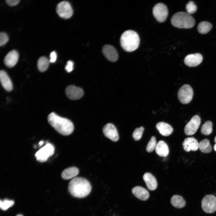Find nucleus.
I'll list each match as a JSON object with an SVG mask.
<instances>
[{"label": "nucleus", "instance_id": "nucleus-1", "mask_svg": "<svg viewBox=\"0 0 216 216\" xmlns=\"http://www.w3.org/2000/svg\"><path fill=\"white\" fill-rule=\"evenodd\" d=\"M47 120L55 130L62 135H69L74 131V126L71 121L60 116L54 112H51L48 115Z\"/></svg>", "mask_w": 216, "mask_h": 216}, {"label": "nucleus", "instance_id": "nucleus-2", "mask_svg": "<svg viewBox=\"0 0 216 216\" xmlns=\"http://www.w3.org/2000/svg\"><path fill=\"white\" fill-rule=\"evenodd\" d=\"M68 189L70 193L73 196L82 198L90 194L92 186L86 178L77 177L70 181Z\"/></svg>", "mask_w": 216, "mask_h": 216}, {"label": "nucleus", "instance_id": "nucleus-3", "mask_svg": "<svg viewBox=\"0 0 216 216\" xmlns=\"http://www.w3.org/2000/svg\"><path fill=\"white\" fill-rule=\"evenodd\" d=\"M120 44L125 51L131 52L136 50L140 42L138 34L132 30L125 31L122 34L120 38Z\"/></svg>", "mask_w": 216, "mask_h": 216}, {"label": "nucleus", "instance_id": "nucleus-4", "mask_svg": "<svg viewBox=\"0 0 216 216\" xmlns=\"http://www.w3.org/2000/svg\"><path fill=\"white\" fill-rule=\"evenodd\" d=\"M171 22L173 26L178 28H190L195 23L194 18L190 14L182 11L174 14L171 17Z\"/></svg>", "mask_w": 216, "mask_h": 216}, {"label": "nucleus", "instance_id": "nucleus-5", "mask_svg": "<svg viewBox=\"0 0 216 216\" xmlns=\"http://www.w3.org/2000/svg\"><path fill=\"white\" fill-rule=\"evenodd\" d=\"M203 210L207 213H212L216 211V197L212 194L205 195L201 201Z\"/></svg>", "mask_w": 216, "mask_h": 216}, {"label": "nucleus", "instance_id": "nucleus-6", "mask_svg": "<svg viewBox=\"0 0 216 216\" xmlns=\"http://www.w3.org/2000/svg\"><path fill=\"white\" fill-rule=\"evenodd\" d=\"M193 96V91L189 85L184 84L179 89L178 93V99L182 104H186L192 100Z\"/></svg>", "mask_w": 216, "mask_h": 216}, {"label": "nucleus", "instance_id": "nucleus-7", "mask_svg": "<svg viewBox=\"0 0 216 216\" xmlns=\"http://www.w3.org/2000/svg\"><path fill=\"white\" fill-rule=\"evenodd\" d=\"M55 148L50 143H47L40 148L35 154L36 159L40 162L46 161L54 153Z\"/></svg>", "mask_w": 216, "mask_h": 216}, {"label": "nucleus", "instance_id": "nucleus-8", "mask_svg": "<svg viewBox=\"0 0 216 216\" xmlns=\"http://www.w3.org/2000/svg\"><path fill=\"white\" fill-rule=\"evenodd\" d=\"M152 13L153 16L159 22H164L166 19L168 12L166 6L161 3L156 4L154 7Z\"/></svg>", "mask_w": 216, "mask_h": 216}, {"label": "nucleus", "instance_id": "nucleus-9", "mask_svg": "<svg viewBox=\"0 0 216 216\" xmlns=\"http://www.w3.org/2000/svg\"><path fill=\"white\" fill-rule=\"evenodd\" d=\"M56 11L60 17L65 19L70 17L73 13V11L70 4L66 1L59 2L57 5Z\"/></svg>", "mask_w": 216, "mask_h": 216}, {"label": "nucleus", "instance_id": "nucleus-10", "mask_svg": "<svg viewBox=\"0 0 216 216\" xmlns=\"http://www.w3.org/2000/svg\"><path fill=\"white\" fill-rule=\"evenodd\" d=\"M201 118L199 116L196 115L193 116L184 127L185 134L188 136L194 134L199 128Z\"/></svg>", "mask_w": 216, "mask_h": 216}, {"label": "nucleus", "instance_id": "nucleus-11", "mask_svg": "<svg viewBox=\"0 0 216 216\" xmlns=\"http://www.w3.org/2000/svg\"><path fill=\"white\" fill-rule=\"evenodd\" d=\"M103 132L106 137L113 142H116L119 139V136L117 129L112 124L109 123L106 124L103 129Z\"/></svg>", "mask_w": 216, "mask_h": 216}, {"label": "nucleus", "instance_id": "nucleus-12", "mask_svg": "<svg viewBox=\"0 0 216 216\" xmlns=\"http://www.w3.org/2000/svg\"><path fill=\"white\" fill-rule=\"evenodd\" d=\"M66 94L68 97L72 100H76L81 98L84 93L81 88L73 86H70L67 87Z\"/></svg>", "mask_w": 216, "mask_h": 216}, {"label": "nucleus", "instance_id": "nucleus-13", "mask_svg": "<svg viewBox=\"0 0 216 216\" xmlns=\"http://www.w3.org/2000/svg\"><path fill=\"white\" fill-rule=\"evenodd\" d=\"M202 59L203 57L200 53H195L187 55L184 59V62L189 67H195L200 64Z\"/></svg>", "mask_w": 216, "mask_h": 216}, {"label": "nucleus", "instance_id": "nucleus-14", "mask_svg": "<svg viewBox=\"0 0 216 216\" xmlns=\"http://www.w3.org/2000/svg\"><path fill=\"white\" fill-rule=\"evenodd\" d=\"M102 51L105 57L109 61L115 62L117 60L118 53L113 46L109 45H105L103 47Z\"/></svg>", "mask_w": 216, "mask_h": 216}, {"label": "nucleus", "instance_id": "nucleus-15", "mask_svg": "<svg viewBox=\"0 0 216 216\" xmlns=\"http://www.w3.org/2000/svg\"><path fill=\"white\" fill-rule=\"evenodd\" d=\"M18 52L15 50L9 52L5 56L4 59L5 64L8 68H12L17 63L19 59Z\"/></svg>", "mask_w": 216, "mask_h": 216}, {"label": "nucleus", "instance_id": "nucleus-16", "mask_svg": "<svg viewBox=\"0 0 216 216\" xmlns=\"http://www.w3.org/2000/svg\"><path fill=\"white\" fill-rule=\"evenodd\" d=\"M199 142L197 140L193 137L185 139L182 145L184 150L187 152L191 150L196 151L199 148Z\"/></svg>", "mask_w": 216, "mask_h": 216}, {"label": "nucleus", "instance_id": "nucleus-17", "mask_svg": "<svg viewBox=\"0 0 216 216\" xmlns=\"http://www.w3.org/2000/svg\"><path fill=\"white\" fill-rule=\"evenodd\" d=\"M0 80L2 86L6 90L10 92L13 89L12 82L7 73L3 70L0 72Z\"/></svg>", "mask_w": 216, "mask_h": 216}, {"label": "nucleus", "instance_id": "nucleus-18", "mask_svg": "<svg viewBox=\"0 0 216 216\" xmlns=\"http://www.w3.org/2000/svg\"><path fill=\"white\" fill-rule=\"evenodd\" d=\"M132 192L136 197L142 201L147 200L149 196L148 191L141 186L134 187L132 190Z\"/></svg>", "mask_w": 216, "mask_h": 216}, {"label": "nucleus", "instance_id": "nucleus-19", "mask_svg": "<svg viewBox=\"0 0 216 216\" xmlns=\"http://www.w3.org/2000/svg\"><path fill=\"white\" fill-rule=\"evenodd\" d=\"M148 188L151 190H155L157 186V182L154 176L149 172L145 173L143 176Z\"/></svg>", "mask_w": 216, "mask_h": 216}, {"label": "nucleus", "instance_id": "nucleus-20", "mask_svg": "<svg viewBox=\"0 0 216 216\" xmlns=\"http://www.w3.org/2000/svg\"><path fill=\"white\" fill-rule=\"evenodd\" d=\"M156 127L160 133L164 136H168L170 135L173 131L172 126L164 122H158L156 124Z\"/></svg>", "mask_w": 216, "mask_h": 216}, {"label": "nucleus", "instance_id": "nucleus-21", "mask_svg": "<svg viewBox=\"0 0 216 216\" xmlns=\"http://www.w3.org/2000/svg\"><path fill=\"white\" fill-rule=\"evenodd\" d=\"M156 153L159 156L165 157L168 154L169 149L168 145L164 141H159L157 144L155 148Z\"/></svg>", "mask_w": 216, "mask_h": 216}, {"label": "nucleus", "instance_id": "nucleus-22", "mask_svg": "<svg viewBox=\"0 0 216 216\" xmlns=\"http://www.w3.org/2000/svg\"><path fill=\"white\" fill-rule=\"evenodd\" d=\"M79 173V169L75 167H71L66 168L62 172L61 177L65 180H68L74 178Z\"/></svg>", "mask_w": 216, "mask_h": 216}, {"label": "nucleus", "instance_id": "nucleus-23", "mask_svg": "<svg viewBox=\"0 0 216 216\" xmlns=\"http://www.w3.org/2000/svg\"><path fill=\"white\" fill-rule=\"evenodd\" d=\"M171 203L173 206L179 208L184 207L186 203L182 197L177 195L172 196L171 199Z\"/></svg>", "mask_w": 216, "mask_h": 216}, {"label": "nucleus", "instance_id": "nucleus-24", "mask_svg": "<svg viewBox=\"0 0 216 216\" xmlns=\"http://www.w3.org/2000/svg\"><path fill=\"white\" fill-rule=\"evenodd\" d=\"M199 148L201 152L204 153H209L212 149L209 140L206 139L202 140L199 142Z\"/></svg>", "mask_w": 216, "mask_h": 216}, {"label": "nucleus", "instance_id": "nucleus-25", "mask_svg": "<svg viewBox=\"0 0 216 216\" xmlns=\"http://www.w3.org/2000/svg\"><path fill=\"white\" fill-rule=\"evenodd\" d=\"M212 27V25L210 23L207 21H203L198 24L197 29L200 33L205 34L208 32Z\"/></svg>", "mask_w": 216, "mask_h": 216}, {"label": "nucleus", "instance_id": "nucleus-26", "mask_svg": "<svg viewBox=\"0 0 216 216\" xmlns=\"http://www.w3.org/2000/svg\"><path fill=\"white\" fill-rule=\"evenodd\" d=\"M49 63V60L45 57H40L38 59L37 62L38 69L42 72L45 71L48 69Z\"/></svg>", "mask_w": 216, "mask_h": 216}, {"label": "nucleus", "instance_id": "nucleus-27", "mask_svg": "<svg viewBox=\"0 0 216 216\" xmlns=\"http://www.w3.org/2000/svg\"><path fill=\"white\" fill-rule=\"evenodd\" d=\"M212 130V123L209 121H206L202 126L201 132L203 134L208 135L210 134Z\"/></svg>", "mask_w": 216, "mask_h": 216}, {"label": "nucleus", "instance_id": "nucleus-28", "mask_svg": "<svg viewBox=\"0 0 216 216\" xmlns=\"http://www.w3.org/2000/svg\"><path fill=\"white\" fill-rule=\"evenodd\" d=\"M14 202L13 200L7 199L0 201V208L2 210L6 211L12 207L14 204Z\"/></svg>", "mask_w": 216, "mask_h": 216}, {"label": "nucleus", "instance_id": "nucleus-29", "mask_svg": "<svg viewBox=\"0 0 216 216\" xmlns=\"http://www.w3.org/2000/svg\"><path fill=\"white\" fill-rule=\"evenodd\" d=\"M157 145L156 138L154 136H152L148 142L146 147V150L149 152H152L155 149Z\"/></svg>", "mask_w": 216, "mask_h": 216}, {"label": "nucleus", "instance_id": "nucleus-30", "mask_svg": "<svg viewBox=\"0 0 216 216\" xmlns=\"http://www.w3.org/2000/svg\"><path fill=\"white\" fill-rule=\"evenodd\" d=\"M144 130V128L143 127L136 128L132 134L134 139L136 141L140 140L142 136Z\"/></svg>", "mask_w": 216, "mask_h": 216}, {"label": "nucleus", "instance_id": "nucleus-31", "mask_svg": "<svg viewBox=\"0 0 216 216\" xmlns=\"http://www.w3.org/2000/svg\"><path fill=\"white\" fill-rule=\"evenodd\" d=\"M187 13L190 14L195 13L197 10V7L194 2L191 1L188 2L186 5Z\"/></svg>", "mask_w": 216, "mask_h": 216}, {"label": "nucleus", "instance_id": "nucleus-32", "mask_svg": "<svg viewBox=\"0 0 216 216\" xmlns=\"http://www.w3.org/2000/svg\"><path fill=\"white\" fill-rule=\"evenodd\" d=\"M9 38L7 34L4 32L0 33V46H1L6 44L8 41Z\"/></svg>", "mask_w": 216, "mask_h": 216}, {"label": "nucleus", "instance_id": "nucleus-33", "mask_svg": "<svg viewBox=\"0 0 216 216\" xmlns=\"http://www.w3.org/2000/svg\"><path fill=\"white\" fill-rule=\"evenodd\" d=\"M74 64V63L72 61L70 60L68 61L65 68V69L67 72H70L73 70Z\"/></svg>", "mask_w": 216, "mask_h": 216}, {"label": "nucleus", "instance_id": "nucleus-34", "mask_svg": "<svg viewBox=\"0 0 216 216\" xmlns=\"http://www.w3.org/2000/svg\"><path fill=\"white\" fill-rule=\"evenodd\" d=\"M50 59L49 60L50 62L54 63L56 60L57 57L56 52L53 51L50 54Z\"/></svg>", "mask_w": 216, "mask_h": 216}, {"label": "nucleus", "instance_id": "nucleus-35", "mask_svg": "<svg viewBox=\"0 0 216 216\" xmlns=\"http://www.w3.org/2000/svg\"><path fill=\"white\" fill-rule=\"evenodd\" d=\"M20 1V0H6V3L10 6H14L17 4Z\"/></svg>", "mask_w": 216, "mask_h": 216}, {"label": "nucleus", "instance_id": "nucleus-36", "mask_svg": "<svg viewBox=\"0 0 216 216\" xmlns=\"http://www.w3.org/2000/svg\"><path fill=\"white\" fill-rule=\"evenodd\" d=\"M44 142L43 141H40L39 143V145L40 146H41L42 145L43 143H44Z\"/></svg>", "mask_w": 216, "mask_h": 216}, {"label": "nucleus", "instance_id": "nucleus-37", "mask_svg": "<svg viewBox=\"0 0 216 216\" xmlns=\"http://www.w3.org/2000/svg\"><path fill=\"white\" fill-rule=\"evenodd\" d=\"M214 150L216 151V144H215L214 146Z\"/></svg>", "mask_w": 216, "mask_h": 216}, {"label": "nucleus", "instance_id": "nucleus-38", "mask_svg": "<svg viewBox=\"0 0 216 216\" xmlns=\"http://www.w3.org/2000/svg\"><path fill=\"white\" fill-rule=\"evenodd\" d=\"M16 216H23V215H22L21 214H17V215H16Z\"/></svg>", "mask_w": 216, "mask_h": 216}, {"label": "nucleus", "instance_id": "nucleus-39", "mask_svg": "<svg viewBox=\"0 0 216 216\" xmlns=\"http://www.w3.org/2000/svg\"><path fill=\"white\" fill-rule=\"evenodd\" d=\"M214 142H215V143L216 144V136H215V137L214 139Z\"/></svg>", "mask_w": 216, "mask_h": 216}]
</instances>
